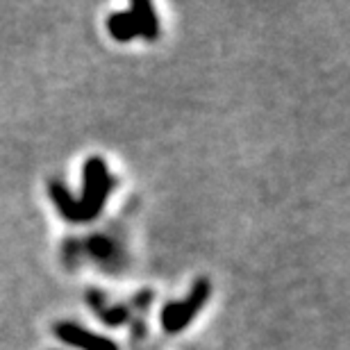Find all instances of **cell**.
Wrapping results in <instances>:
<instances>
[{
  "mask_svg": "<svg viewBox=\"0 0 350 350\" xmlns=\"http://www.w3.org/2000/svg\"><path fill=\"white\" fill-rule=\"evenodd\" d=\"M109 189L111 178L103 159L91 157L85 169V193H82V200H78V221H89L91 216L100 212Z\"/></svg>",
  "mask_w": 350,
  "mask_h": 350,
  "instance_id": "obj_1",
  "label": "cell"
},
{
  "mask_svg": "<svg viewBox=\"0 0 350 350\" xmlns=\"http://www.w3.org/2000/svg\"><path fill=\"white\" fill-rule=\"evenodd\" d=\"M207 298H209V282L207 280H198L187 300H182V303H171L164 307V314H162L164 330L180 332L182 327L198 314L200 307L207 303Z\"/></svg>",
  "mask_w": 350,
  "mask_h": 350,
  "instance_id": "obj_2",
  "label": "cell"
},
{
  "mask_svg": "<svg viewBox=\"0 0 350 350\" xmlns=\"http://www.w3.org/2000/svg\"><path fill=\"white\" fill-rule=\"evenodd\" d=\"M55 334H57L62 341H66V344H71V346L80 348V350H118L114 341H109L105 337H98V334L82 330V327L73 325V323L57 325Z\"/></svg>",
  "mask_w": 350,
  "mask_h": 350,
  "instance_id": "obj_3",
  "label": "cell"
},
{
  "mask_svg": "<svg viewBox=\"0 0 350 350\" xmlns=\"http://www.w3.org/2000/svg\"><path fill=\"white\" fill-rule=\"evenodd\" d=\"M109 32L114 34L118 41H128L132 37H137V34H139V25H137L135 14H132L130 10L128 12L111 14V16H109Z\"/></svg>",
  "mask_w": 350,
  "mask_h": 350,
  "instance_id": "obj_4",
  "label": "cell"
},
{
  "mask_svg": "<svg viewBox=\"0 0 350 350\" xmlns=\"http://www.w3.org/2000/svg\"><path fill=\"white\" fill-rule=\"evenodd\" d=\"M130 12L135 14L137 18V25H139V34H144L146 39H155L157 37V16H155V10L152 5L148 3H135L130 7Z\"/></svg>",
  "mask_w": 350,
  "mask_h": 350,
  "instance_id": "obj_5",
  "label": "cell"
},
{
  "mask_svg": "<svg viewBox=\"0 0 350 350\" xmlns=\"http://www.w3.org/2000/svg\"><path fill=\"white\" fill-rule=\"evenodd\" d=\"M51 196H53L55 205L59 207V212L64 214L68 221H78V200H75L64 187L57 185V182H53V185H51Z\"/></svg>",
  "mask_w": 350,
  "mask_h": 350,
  "instance_id": "obj_6",
  "label": "cell"
},
{
  "mask_svg": "<svg viewBox=\"0 0 350 350\" xmlns=\"http://www.w3.org/2000/svg\"><path fill=\"white\" fill-rule=\"evenodd\" d=\"M89 248H91V255L94 257H109L111 255V243L107 239H103V237H96V239H91L89 243Z\"/></svg>",
  "mask_w": 350,
  "mask_h": 350,
  "instance_id": "obj_7",
  "label": "cell"
}]
</instances>
